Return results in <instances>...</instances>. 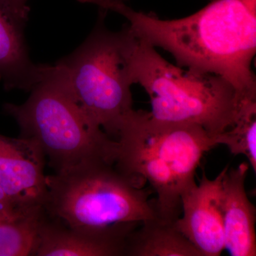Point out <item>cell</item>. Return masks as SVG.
I'll use <instances>...</instances> for the list:
<instances>
[{"label": "cell", "instance_id": "cell-1", "mask_svg": "<svg viewBox=\"0 0 256 256\" xmlns=\"http://www.w3.org/2000/svg\"><path fill=\"white\" fill-rule=\"evenodd\" d=\"M96 5L127 18L136 36L169 52L178 65L220 76L239 98H256V0H213L194 14L173 20L136 11L121 0H97Z\"/></svg>", "mask_w": 256, "mask_h": 256}, {"label": "cell", "instance_id": "cell-2", "mask_svg": "<svg viewBox=\"0 0 256 256\" xmlns=\"http://www.w3.org/2000/svg\"><path fill=\"white\" fill-rule=\"evenodd\" d=\"M114 140L116 168L143 184L148 182L156 194V218L174 224L182 212V195L196 184L197 168L216 146L214 138L200 126L159 120L133 109Z\"/></svg>", "mask_w": 256, "mask_h": 256}, {"label": "cell", "instance_id": "cell-3", "mask_svg": "<svg viewBox=\"0 0 256 256\" xmlns=\"http://www.w3.org/2000/svg\"><path fill=\"white\" fill-rule=\"evenodd\" d=\"M30 92L24 104H4L3 111L16 121L22 138L36 143L55 173L92 162H114L116 140L84 112L56 64Z\"/></svg>", "mask_w": 256, "mask_h": 256}, {"label": "cell", "instance_id": "cell-4", "mask_svg": "<svg viewBox=\"0 0 256 256\" xmlns=\"http://www.w3.org/2000/svg\"><path fill=\"white\" fill-rule=\"evenodd\" d=\"M46 183L45 212L68 228L106 232L156 218L153 192L114 162L87 163L46 176Z\"/></svg>", "mask_w": 256, "mask_h": 256}, {"label": "cell", "instance_id": "cell-5", "mask_svg": "<svg viewBox=\"0 0 256 256\" xmlns=\"http://www.w3.org/2000/svg\"><path fill=\"white\" fill-rule=\"evenodd\" d=\"M107 12L100 9L86 40L56 64L84 112L114 140L122 120L133 110L130 88L134 84L132 60L137 37L129 26L109 30Z\"/></svg>", "mask_w": 256, "mask_h": 256}, {"label": "cell", "instance_id": "cell-6", "mask_svg": "<svg viewBox=\"0 0 256 256\" xmlns=\"http://www.w3.org/2000/svg\"><path fill=\"white\" fill-rule=\"evenodd\" d=\"M132 69L134 84H140L149 96L154 118L195 124L213 138L233 124L240 98L220 76L176 66L138 37Z\"/></svg>", "mask_w": 256, "mask_h": 256}, {"label": "cell", "instance_id": "cell-7", "mask_svg": "<svg viewBox=\"0 0 256 256\" xmlns=\"http://www.w3.org/2000/svg\"><path fill=\"white\" fill-rule=\"evenodd\" d=\"M44 154L31 140L0 134V188L18 210L44 207Z\"/></svg>", "mask_w": 256, "mask_h": 256}, {"label": "cell", "instance_id": "cell-8", "mask_svg": "<svg viewBox=\"0 0 256 256\" xmlns=\"http://www.w3.org/2000/svg\"><path fill=\"white\" fill-rule=\"evenodd\" d=\"M228 166L214 180L204 174L198 184L182 195V216L174 226L202 256H218L225 249L223 217L220 210L222 181Z\"/></svg>", "mask_w": 256, "mask_h": 256}, {"label": "cell", "instance_id": "cell-9", "mask_svg": "<svg viewBox=\"0 0 256 256\" xmlns=\"http://www.w3.org/2000/svg\"><path fill=\"white\" fill-rule=\"evenodd\" d=\"M28 20L9 0H0V82L6 90L31 92L50 66L30 58L24 34Z\"/></svg>", "mask_w": 256, "mask_h": 256}, {"label": "cell", "instance_id": "cell-10", "mask_svg": "<svg viewBox=\"0 0 256 256\" xmlns=\"http://www.w3.org/2000/svg\"><path fill=\"white\" fill-rule=\"evenodd\" d=\"M46 218L42 224L36 256H124L126 239L138 224L101 232L68 228Z\"/></svg>", "mask_w": 256, "mask_h": 256}, {"label": "cell", "instance_id": "cell-11", "mask_svg": "<svg viewBox=\"0 0 256 256\" xmlns=\"http://www.w3.org/2000/svg\"><path fill=\"white\" fill-rule=\"evenodd\" d=\"M248 165L227 170L222 181L220 210L225 249L233 256H256V208L245 188Z\"/></svg>", "mask_w": 256, "mask_h": 256}, {"label": "cell", "instance_id": "cell-12", "mask_svg": "<svg viewBox=\"0 0 256 256\" xmlns=\"http://www.w3.org/2000/svg\"><path fill=\"white\" fill-rule=\"evenodd\" d=\"M174 224L156 218L143 222L128 236L124 256H202Z\"/></svg>", "mask_w": 256, "mask_h": 256}, {"label": "cell", "instance_id": "cell-13", "mask_svg": "<svg viewBox=\"0 0 256 256\" xmlns=\"http://www.w3.org/2000/svg\"><path fill=\"white\" fill-rule=\"evenodd\" d=\"M46 216L37 207L0 220V256H34Z\"/></svg>", "mask_w": 256, "mask_h": 256}, {"label": "cell", "instance_id": "cell-14", "mask_svg": "<svg viewBox=\"0 0 256 256\" xmlns=\"http://www.w3.org/2000/svg\"><path fill=\"white\" fill-rule=\"evenodd\" d=\"M214 142L226 146L234 156H245L256 173V98L240 99L233 124L216 136Z\"/></svg>", "mask_w": 256, "mask_h": 256}, {"label": "cell", "instance_id": "cell-15", "mask_svg": "<svg viewBox=\"0 0 256 256\" xmlns=\"http://www.w3.org/2000/svg\"><path fill=\"white\" fill-rule=\"evenodd\" d=\"M22 212L14 206L0 188V220L14 216Z\"/></svg>", "mask_w": 256, "mask_h": 256}, {"label": "cell", "instance_id": "cell-16", "mask_svg": "<svg viewBox=\"0 0 256 256\" xmlns=\"http://www.w3.org/2000/svg\"><path fill=\"white\" fill-rule=\"evenodd\" d=\"M9 1L23 16L28 18L30 9L28 5V0H9Z\"/></svg>", "mask_w": 256, "mask_h": 256}, {"label": "cell", "instance_id": "cell-17", "mask_svg": "<svg viewBox=\"0 0 256 256\" xmlns=\"http://www.w3.org/2000/svg\"><path fill=\"white\" fill-rule=\"evenodd\" d=\"M78 2L82 1V0H78Z\"/></svg>", "mask_w": 256, "mask_h": 256}, {"label": "cell", "instance_id": "cell-18", "mask_svg": "<svg viewBox=\"0 0 256 256\" xmlns=\"http://www.w3.org/2000/svg\"><path fill=\"white\" fill-rule=\"evenodd\" d=\"M121 1H124V0H121Z\"/></svg>", "mask_w": 256, "mask_h": 256}]
</instances>
